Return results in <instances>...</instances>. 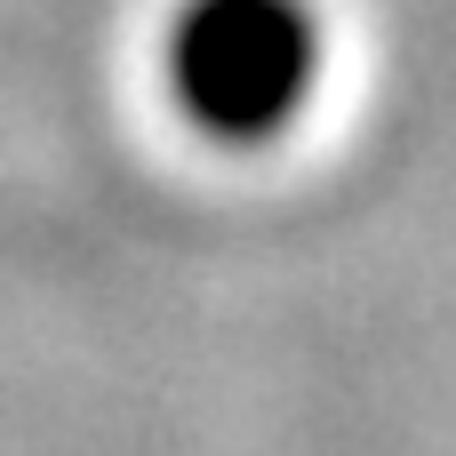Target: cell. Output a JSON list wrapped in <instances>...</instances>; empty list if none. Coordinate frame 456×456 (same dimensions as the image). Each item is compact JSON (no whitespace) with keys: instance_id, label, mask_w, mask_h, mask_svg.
I'll list each match as a JSON object with an SVG mask.
<instances>
[{"instance_id":"1","label":"cell","mask_w":456,"mask_h":456,"mask_svg":"<svg viewBox=\"0 0 456 456\" xmlns=\"http://www.w3.org/2000/svg\"><path fill=\"white\" fill-rule=\"evenodd\" d=\"M329 72L321 0H176L160 32V88L184 128L224 152L281 144Z\"/></svg>"}]
</instances>
